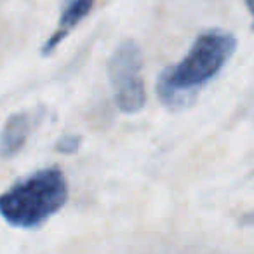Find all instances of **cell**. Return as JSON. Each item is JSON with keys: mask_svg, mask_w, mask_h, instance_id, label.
<instances>
[{"mask_svg": "<svg viewBox=\"0 0 254 254\" xmlns=\"http://www.w3.org/2000/svg\"><path fill=\"white\" fill-rule=\"evenodd\" d=\"M235 49L237 39L230 32L212 28L200 33L187 56L160 75L159 98L171 110L185 108L225 68Z\"/></svg>", "mask_w": 254, "mask_h": 254, "instance_id": "6da1fadb", "label": "cell"}, {"mask_svg": "<svg viewBox=\"0 0 254 254\" xmlns=\"http://www.w3.org/2000/svg\"><path fill=\"white\" fill-rule=\"evenodd\" d=\"M68 198V183L58 167L40 169L0 195V216L18 228H37L54 216Z\"/></svg>", "mask_w": 254, "mask_h": 254, "instance_id": "7a4b0ae2", "label": "cell"}, {"mask_svg": "<svg viewBox=\"0 0 254 254\" xmlns=\"http://www.w3.org/2000/svg\"><path fill=\"white\" fill-rule=\"evenodd\" d=\"M143 56L134 40H124L108 61V77L115 103L124 113H136L145 106V84L141 78Z\"/></svg>", "mask_w": 254, "mask_h": 254, "instance_id": "3957f363", "label": "cell"}, {"mask_svg": "<svg viewBox=\"0 0 254 254\" xmlns=\"http://www.w3.org/2000/svg\"><path fill=\"white\" fill-rule=\"evenodd\" d=\"M42 119V106L23 110V112H18L9 117L4 129L0 132V157L9 159V157H14L16 153L21 152L23 146L26 145L28 138L32 136V132L35 131Z\"/></svg>", "mask_w": 254, "mask_h": 254, "instance_id": "277c9868", "label": "cell"}, {"mask_svg": "<svg viewBox=\"0 0 254 254\" xmlns=\"http://www.w3.org/2000/svg\"><path fill=\"white\" fill-rule=\"evenodd\" d=\"M96 0H66L61 9L60 21H58L56 30L53 32V35L46 40V44L42 46V54L49 56L54 53L58 46L66 39L71 33V30L92 11Z\"/></svg>", "mask_w": 254, "mask_h": 254, "instance_id": "5b68a950", "label": "cell"}, {"mask_svg": "<svg viewBox=\"0 0 254 254\" xmlns=\"http://www.w3.org/2000/svg\"><path fill=\"white\" fill-rule=\"evenodd\" d=\"M78 148H80V138L75 134L63 136V138L56 143V150L60 153H64V155H71V153H75Z\"/></svg>", "mask_w": 254, "mask_h": 254, "instance_id": "8992f818", "label": "cell"}, {"mask_svg": "<svg viewBox=\"0 0 254 254\" xmlns=\"http://www.w3.org/2000/svg\"><path fill=\"white\" fill-rule=\"evenodd\" d=\"M244 4H246L247 11H249L251 16H253V28H254V0H244Z\"/></svg>", "mask_w": 254, "mask_h": 254, "instance_id": "52a82bcc", "label": "cell"}]
</instances>
